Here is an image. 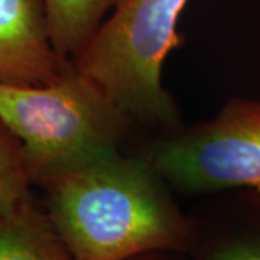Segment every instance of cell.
I'll return each instance as SVG.
<instances>
[{
	"instance_id": "cell-2",
	"label": "cell",
	"mask_w": 260,
	"mask_h": 260,
	"mask_svg": "<svg viewBox=\"0 0 260 260\" xmlns=\"http://www.w3.org/2000/svg\"><path fill=\"white\" fill-rule=\"evenodd\" d=\"M121 114L77 70L55 83H0V121L18 138L29 179L44 188L117 153Z\"/></svg>"
},
{
	"instance_id": "cell-8",
	"label": "cell",
	"mask_w": 260,
	"mask_h": 260,
	"mask_svg": "<svg viewBox=\"0 0 260 260\" xmlns=\"http://www.w3.org/2000/svg\"><path fill=\"white\" fill-rule=\"evenodd\" d=\"M22 145L0 121V214L15 215L34 204Z\"/></svg>"
},
{
	"instance_id": "cell-7",
	"label": "cell",
	"mask_w": 260,
	"mask_h": 260,
	"mask_svg": "<svg viewBox=\"0 0 260 260\" xmlns=\"http://www.w3.org/2000/svg\"><path fill=\"white\" fill-rule=\"evenodd\" d=\"M51 44L65 59L83 52L102 26L103 16L119 0H42Z\"/></svg>"
},
{
	"instance_id": "cell-3",
	"label": "cell",
	"mask_w": 260,
	"mask_h": 260,
	"mask_svg": "<svg viewBox=\"0 0 260 260\" xmlns=\"http://www.w3.org/2000/svg\"><path fill=\"white\" fill-rule=\"evenodd\" d=\"M188 0H119L77 56L75 70L93 81L126 117L168 124L175 109L162 87V65L181 44L177 23Z\"/></svg>"
},
{
	"instance_id": "cell-5",
	"label": "cell",
	"mask_w": 260,
	"mask_h": 260,
	"mask_svg": "<svg viewBox=\"0 0 260 260\" xmlns=\"http://www.w3.org/2000/svg\"><path fill=\"white\" fill-rule=\"evenodd\" d=\"M70 68L51 44L42 0H0V83L45 85Z\"/></svg>"
},
{
	"instance_id": "cell-4",
	"label": "cell",
	"mask_w": 260,
	"mask_h": 260,
	"mask_svg": "<svg viewBox=\"0 0 260 260\" xmlns=\"http://www.w3.org/2000/svg\"><path fill=\"white\" fill-rule=\"evenodd\" d=\"M153 168L189 192L260 194V100L232 99L213 120L160 145Z\"/></svg>"
},
{
	"instance_id": "cell-9",
	"label": "cell",
	"mask_w": 260,
	"mask_h": 260,
	"mask_svg": "<svg viewBox=\"0 0 260 260\" xmlns=\"http://www.w3.org/2000/svg\"><path fill=\"white\" fill-rule=\"evenodd\" d=\"M250 192L247 215L240 227H233L215 239L207 260H260V194Z\"/></svg>"
},
{
	"instance_id": "cell-1",
	"label": "cell",
	"mask_w": 260,
	"mask_h": 260,
	"mask_svg": "<svg viewBox=\"0 0 260 260\" xmlns=\"http://www.w3.org/2000/svg\"><path fill=\"white\" fill-rule=\"evenodd\" d=\"M47 217L73 260H127L179 250L189 227L168 198L156 169L119 153L45 186Z\"/></svg>"
},
{
	"instance_id": "cell-6",
	"label": "cell",
	"mask_w": 260,
	"mask_h": 260,
	"mask_svg": "<svg viewBox=\"0 0 260 260\" xmlns=\"http://www.w3.org/2000/svg\"><path fill=\"white\" fill-rule=\"evenodd\" d=\"M0 260H73L47 214L35 204L15 215L0 214Z\"/></svg>"
}]
</instances>
